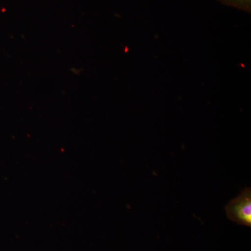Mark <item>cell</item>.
<instances>
[{
	"mask_svg": "<svg viewBox=\"0 0 251 251\" xmlns=\"http://www.w3.org/2000/svg\"><path fill=\"white\" fill-rule=\"evenodd\" d=\"M227 217L237 224L251 227V188H246L226 205Z\"/></svg>",
	"mask_w": 251,
	"mask_h": 251,
	"instance_id": "1",
	"label": "cell"
},
{
	"mask_svg": "<svg viewBox=\"0 0 251 251\" xmlns=\"http://www.w3.org/2000/svg\"><path fill=\"white\" fill-rule=\"evenodd\" d=\"M223 4L244 11H250L251 0H219Z\"/></svg>",
	"mask_w": 251,
	"mask_h": 251,
	"instance_id": "2",
	"label": "cell"
}]
</instances>
